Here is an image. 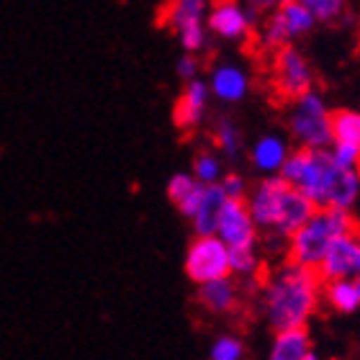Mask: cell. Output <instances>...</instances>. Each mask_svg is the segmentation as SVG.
Segmentation results:
<instances>
[{
  "instance_id": "1",
  "label": "cell",
  "mask_w": 360,
  "mask_h": 360,
  "mask_svg": "<svg viewBox=\"0 0 360 360\" xmlns=\"http://www.w3.org/2000/svg\"><path fill=\"white\" fill-rule=\"evenodd\" d=\"M281 178L301 195L314 203V209L350 211L360 195V173L345 170L332 160L330 150H291L281 167Z\"/></svg>"
},
{
  "instance_id": "2",
  "label": "cell",
  "mask_w": 360,
  "mask_h": 360,
  "mask_svg": "<svg viewBox=\"0 0 360 360\" xmlns=\"http://www.w3.org/2000/svg\"><path fill=\"white\" fill-rule=\"evenodd\" d=\"M265 322L273 332L304 330L322 299V278L316 270L285 263L260 283Z\"/></svg>"
},
{
  "instance_id": "3",
  "label": "cell",
  "mask_w": 360,
  "mask_h": 360,
  "mask_svg": "<svg viewBox=\"0 0 360 360\" xmlns=\"http://www.w3.org/2000/svg\"><path fill=\"white\" fill-rule=\"evenodd\" d=\"M360 224L350 211L316 209L299 232L288 237V263L299 268L316 270L324 260L327 250L347 234H355Z\"/></svg>"
},
{
  "instance_id": "4",
  "label": "cell",
  "mask_w": 360,
  "mask_h": 360,
  "mask_svg": "<svg viewBox=\"0 0 360 360\" xmlns=\"http://www.w3.org/2000/svg\"><path fill=\"white\" fill-rule=\"evenodd\" d=\"M288 134L299 150H330L332 147V111L322 93L309 90L288 108Z\"/></svg>"
},
{
  "instance_id": "5",
  "label": "cell",
  "mask_w": 360,
  "mask_h": 360,
  "mask_svg": "<svg viewBox=\"0 0 360 360\" xmlns=\"http://www.w3.org/2000/svg\"><path fill=\"white\" fill-rule=\"evenodd\" d=\"M183 268L195 285L219 281V278H232L229 276V250L217 234L214 237H195L188 245Z\"/></svg>"
},
{
  "instance_id": "6",
  "label": "cell",
  "mask_w": 360,
  "mask_h": 360,
  "mask_svg": "<svg viewBox=\"0 0 360 360\" xmlns=\"http://www.w3.org/2000/svg\"><path fill=\"white\" fill-rule=\"evenodd\" d=\"M273 85H276L278 98L283 101H296L304 93L314 90V70L309 60L296 49V46H283L276 52L273 62Z\"/></svg>"
},
{
  "instance_id": "7",
  "label": "cell",
  "mask_w": 360,
  "mask_h": 360,
  "mask_svg": "<svg viewBox=\"0 0 360 360\" xmlns=\"http://www.w3.org/2000/svg\"><path fill=\"white\" fill-rule=\"evenodd\" d=\"M288 191H291V186L281 175H268L250 191L245 203H248L250 217H252L257 229H268V232L276 229Z\"/></svg>"
},
{
  "instance_id": "8",
  "label": "cell",
  "mask_w": 360,
  "mask_h": 360,
  "mask_svg": "<svg viewBox=\"0 0 360 360\" xmlns=\"http://www.w3.org/2000/svg\"><path fill=\"white\" fill-rule=\"evenodd\" d=\"M206 29L224 41H245L252 31V21L240 0H209Z\"/></svg>"
},
{
  "instance_id": "9",
  "label": "cell",
  "mask_w": 360,
  "mask_h": 360,
  "mask_svg": "<svg viewBox=\"0 0 360 360\" xmlns=\"http://www.w3.org/2000/svg\"><path fill=\"white\" fill-rule=\"evenodd\" d=\"M316 276L322 278V283L330 281H358L360 278V237L358 232L340 237L330 250L324 260L316 268Z\"/></svg>"
},
{
  "instance_id": "10",
  "label": "cell",
  "mask_w": 360,
  "mask_h": 360,
  "mask_svg": "<svg viewBox=\"0 0 360 360\" xmlns=\"http://www.w3.org/2000/svg\"><path fill=\"white\" fill-rule=\"evenodd\" d=\"M217 237L226 245V250L257 248V226L252 221L245 201H226L221 209L217 226Z\"/></svg>"
},
{
  "instance_id": "11",
  "label": "cell",
  "mask_w": 360,
  "mask_h": 360,
  "mask_svg": "<svg viewBox=\"0 0 360 360\" xmlns=\"http://www.w3.org/2000/svg\"><path fill=\"white\" fill-rule=\"evenodd\" d=\"M209 85L206 80H191L186 83L183 93L178 96L173 105V124L180 131H193L198 124L206 116V108H209Z\"/></svg>"
},
{
  "instance_id": "12",
  "label": "cell",
  "mask_w": 360,
  "mask_h": 360,
  "mask_svg": "<svg viewBox=\"0 0 360 360\" xmlns=\"http://www.w3.org/2000/svg\"><path fill=\"white\" fill-rule=\"evenodd\" d=\"M209 93L221 103H240L250 93V75L248 70L232 62H221L211 70V77L206 80Z\"/></svg>"
},
{
  "instance_id": "13",
  "label": "cell",
  "mask_w": 360,
  "mask_h": 360,
  "mask_svg": "<svg viewBox=\"0 0 360 360\" xmlns=\"http://www.w3.org/2000/svg\"><path fill=\"white\" fill-rule=\"evenodd\" d=\"M198 304L211 314H232L240 307V285L234 278H219L198 285Z\"/></svg>"
},
{
  "instance_id": "14",
  "label": "cell",
  "mask_w": 360,
  "mask_h": 360,
  "mask_svg": "<svg viewBox=\"0 0 360 360\" xmlns=\"http://www.w3.org/2000/svg\"><path fill=\"white\" fill-rule=\"evenodd\" d=\"M288 155H291V147H288V142L281 134H263L252 144V150H250L252 165L265 175L281 173V167H283Z\"/></svg>"
},
{
  "instance_id": "15",
  "label": "cell",
  "mask_w": 360,
  "mask_h": 360,
  "mask_svg": "<svg viewBox=\"0 0 360 360\" xmlns=\"http://www.w3.org/2000/svg\"><path fill=\"white\" fill-rule=\"evenodd\" d=\"M224 203H226V195H224V191L219 188V183L217 186L203 188L201 203H198V209H195L193 219H191L195 237H214V234H217L219 217H221Z\"/></svg>"
},
{
  "instance_id": "16",
  "label": "cell",
  "mask_w": 360,
  "mask_h": 360,
  "mask_svg": "<svg viewBox=\"0 0 360 360\" xmlns=\"http://www.w3.org/2000/svg\"><path fill=\"white\" fill-rule=\"evenodd\" d=\"M206 13H209V0H170L162 11V23L180 34L183 29L206 23Z\"/></svg>"
},
{
  "instance_id": "17",
  "label": "cell",
  "mask_w": 360,
  "mask_h": 360,
  "mask_svg": "<svg viewBox=\"0 0 360 360\" xmlns=\"http://www.w3.org/2000/svg\"><path fill=\"white\" fill-rule=\"evenodd\" d=\"M203 188L191 173H175L167 180V198L186 219H193L198 203H201Z\"/></svg>"
},
{
  "instance_id": "18",
  "label": "cell",
  "mask_w": 360,
  "mask_h": 360,
  "mask_svg": "<svg viewBox=\"0 0 360 360\" xmlns=\"http://www.w3.org/2000/svg\"><path fill=\"white\" fill-rule=\"evenodd\" d=\"M309 350H311V342H309L307 327L304 330L276 332L268 360H304Z\"/></svg>"
},
{
  "instance_id": "19",
  "label": "cell",
  "mask_w": 360,
  "mask_h": 360,
  "mask_svg": "<svg viewBox=\"0 0 360 360\" xmlns=\"http://www.w3.org/2000/svg\"><path fill=\"white\" fill-rule=\"evenodd\" d=\"M322 296L338 314L360 311V288L355 281H330L322 283Z\"/></svg>"
},
{
  "instance_id": "20",
  "label": "cell",
  "mask_w": 360,
  "mask_h": 360,
  "mask_svg": "<svg viewBox=\"0 0 360 360\" xmlns=\"http://www.w3.org/2000/svg\"><path fill=\"white\" fill-rule=\"evenodd\" d=\"M332 142L358 144L360 147V111H355V108L332 111Z\"/></svg>"
},
{
  "instance_id": "21",
  "label": "cell",
  "mask_w": 360,
  "mask_h": 360,
  "mask_svg": "<svg viewBox=\"0 0 360 360\" xmlns=\"http://www.w3.org/2000/svg\"><path fill=\"white\" fill-rule=\"evenodd\" d=\"M214 144L219 147V152L224 155V158H237L242 150V131L240 127L234 124L229 116H219L214 121Z\"/></svg>"
},
{
  "instance_id": "22",
  "label": "cell",
  "mask_w": 360,
  "mask_h": 360,
  "mask_svg": "<svg viewBox=\"0 0 360 360\" xmlns=\"http://www.w3.org/2000/svg\"><path fill=\"white\" fill-rule=\"evenodd\" d=\"M278 13H281V18H283L285 31H288V37H291V39L304 37V34H309V31L316 26L314 15L309 13V11L301 6L299 0H291V3H285L283 8H278Z\"/></svg>"
},
{
  "instance_id": "23",
  "label": "cell",
  "mask_w": 360,
  "mask_h": 360,
  "mask_svg": "<svg viewBox=\"0 0 360 360\" xmlns=\"http://www.w3.org/2000/svg\"><path fill=\"white\" fill-rule=\"evenodd\" d=\"M257 273H260L257 248L229 250V276H240L242 281H255Z\"/></svg>"
},
{
  "instance_id": "24",
  "label": "cell",
  "mask_w": 360,
  "mask_h": 360,
  "mask_svg": "<svg viewBox=\"0 0 360 360\" xmlns=\"http://www.w3.org/2000/svg\"><path fill=\"white\" fill-rule=\"evenodd\" d=\"M257 39H260V44H263L265 49H273V52L283 49V46H288L291 37H288L285 23H283V18H281V13H278V11H273L270 15H265V21H263V26H260V34H257Z\"/></svg>"
},
{
  "instance_id": "25",
  "label": "cell",
  "mask_w": 360,
  "mask_h": 360,
  "mask_svg": "<svg viewBox=\"0 0 360 360\" xmlns=\"http://www.w3.org/2000/svg\"><path fill=\"white\" fill-rule=\"evenodd\" d=\"M224 170H221V160L214 155V152H198L193 158V178L201 183V186H217L219 180L224 178Z\"/></svg>"
},
{
  "instance_id": "26",
  "label": "cell",
  "mask_w": 360,
  "mask_h": 360,
  "mask_svg": "<svg viewBox=\"0 0 360 360\" xmlns=\"http://www.w3.org/2000/svg\"><path fill=\"white\" fill-rule=\"evenodd\" d=\"M309 13L314 15L316 23H332L345 13L347 0H299Z\"/></svg>"
},
{
  "instance_id": "27",
  "label": "cell",
  "mask_w": 360,
  "mask_h": 360,
  "mask_svg": "<svg viewBox=\"0 0 360 360\" xmlns=\"http://www.w3.org/2000/svg\"><path fill=\"white\" fill-rule=\"evenodd\" d=\"M245 358V342L234 335H221L211 342L209 360H242Z\"/></svg>"
},
{
  "instance_id": "28",
  "label": "cell",
  "mask_w": 360,
  "mask_h": 360,
  "mask_svg": "<svg viewBox=\"0 0 360 360\" xmlns=\"http://www.w3.org/2000/svg\"><path fill=\"white\" fill-rule=\"evenodd\" d=\"M330 155H332V160H335L340 167H345V170H353V173H360V147H358V144L332 142Z\"/></svg>"
},
{
  "instance_id": "29",
  "label": "cell",
  "mask_w": 360,
  "mask_h": 360,
  "mask_svg": "<svg viewBox=\"0 0 360 360\" xmlns=\"http://www.w3.org/2000/svg\"><path fill=\"white\" fill-rule=\"evenodd\" d=\"M219 188L224 191L226 201H245L248 198V183L237 173H226L224 178L219 180Z\"/></svg>"
},
{
  "instance_id": "30",
  "label": "cell",
  "mask_w": 360,
  "mask_h": 360,
  "mask_svg": "<svg viewBox=\"0 0 360 360\" xmlns=\"http://www.w3.org/2000/svg\"><path fill=\"white\" fill-rule=\"evenodd\" d=\"M285 3H291V0H245V11H248L250 21H252V26H255L257 18L270 15L273 11L283 8Z\"/></svg>"
},
{
  "instance_id": "31",
  "label": "cell",
  "mask_w": 360,
  "mask_h": 360,
  "mask_svg": "<svg viewBox=\"0 0 360 360\" xmlns=\"http://www.w3.org/2000/svg\"><path fill=\"white\" fill-rule=\"evenodd\" d=\"M198 70H201V65H198V60H195V54H183V57L178 60V65H175L178 77L180 80H186V83L198 80Z\"/></svg>"
},
{
  "instance_id": "32",
  "label": "cell",
  "mask_w": 360,
  "mask_h": 360,
  "mask_svg": "<svg viewBox=\"0 0 360 360\" xmlns=\"http://www.w3.org/2000/svg\"><path fill=\"white\" fill-rule=\"evenodd\" d=\"M304 360H322V358H319V355H316L314 350H309V353H307V358H304Z\"/></svg>"
},
{
  "instance_id": "33",
  "label": "cell",
  "mask_w": 360,
  "mask_h": 360,
  "mask_svg": "<svg viewBox=\"0 0 360 360\" xmlns=\"http://www.w3.org/2000/svg\"><path fill=\"white\" fill-rule=\"evenodd\" d=\"M358 237H360V229H358ZM355 283H358V288H360V278H358V281H355Z\"/></svg>"
}]
</instances>
